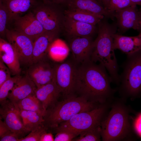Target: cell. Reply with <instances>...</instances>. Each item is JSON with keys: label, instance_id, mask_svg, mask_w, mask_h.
Wrapping results in <instances>:
<instances>
[{"label": "cell", "instance_id": "cell-9", "mask_svg": "<svg viewBox=\"0 0 141 141\" xmlns=\"http://www.w3.org/2000/svg\"><path fill=\"white\" fill-rule=\"evenodd\" d=\"M5 35L18 56L20 63L30 66L32 63L33 41L30 38L14 30L7 29Z\"/></svg>", "mask_w": 141, "mask_h": 141}, {"label": "cell", "instance_id": "cell-24", "mask_svg": "<svg viewBox=\"0 0 141 141\" xmlns=\"http://www.w3.org/2000/svg\"><path fill=\"white\" fill-rule=\"evenodd\" d=\"M20 109V114L23 124L30 132L43 125V115L37 112Z\"/></svg>", "mask_w": 141, "mask_h": 141}, {"label": "cell", "instance_id": "cell-36", "mask_svg": "<svg viewBox=\"0 0 141 141\" xmlns=\"http://www.w3.org/2000/svg\"><path fill=\"white\" fill-rule=\"evenodd\" d=\"M43 3L58 5L60 4L66 3L67 0H42Z\"/></svg>", "mask_w": 141, "mask_h": 141}, {"label": "cell", "instance_id": "cell-32", "mask_svg": "<svg viewBox=\"0 0 141 141\" xmlns=\"http://www.w3.org/2000/svg\"><path fill=\"white\" fill-rule=\"evenodd\" d=\"M56 132L55 141H73L80 134L79 133L65 130H60Z\"/></svg>", "mask_w": 141, "mask_h": 141}, {"label": "cell", "instance_id": "cell-35", "mask_svg": "<svg viewBox=\"0 0 141 141\" xmlns=\"http://www.w3.org/2000/svg\"><path fill=\"white\" fill-rule=\"evenodd\" d=\"M54 138L52 134L48 132L47 130L44 132L42 134L40 141H54Z\"/></svg>", "mask_w": 141, "mask_h": 141}, {"label": "cell", "instance_id": "cell-15", "mask_svg": "<svg viewBox=\"0 0 141 141\" xmlns=\"http://www.w3.org/2000/svg\"><path fill=\"white\" fill-rule=\"evenodd\" d=\"M60 33L45 31L33 42L32 63L45 60L48 55L49 48Z\"/></svg>", "mask_w": 141, "mask_h": 141}, {"label": "cell", "instance_id": "cell-13", "mask_svg": "<svg viewBox=\"0 0 141 141\" xmlns=\"http://www.w3.org/2000/svg\"><path fill=\"white\" fill-rule=\"evenodd\" d=\"M54 71V66L44 60L29 66L26 74L33 81L37 88L52 81Z\"/></svg>", "mask_w": 141, "mask_h": 141}, {"label": "cell", "instance_id": "cell-1", "mask_svg": "<svg viewBox=\"0 0 141 141\" xmlns=\"http://www.w3.org/2000/svg\"><path fill=\"white\" fill-rule=\"evenodd\" d=\"M111 82L105 68L90 61L78 66L75 91L91 102L104 103L115 91Z\"/></svg>", "mask_w": 141, "mask_h": 141}, {"label": "cell", "instance_id": "cell-16", "mask_svg": "<svg viewBox=\"0 0 141 141\" xmlns=\"http://www.w3.org/2000/svg\"><path fill=\"white\" fill-rule=\"evenodd\" d=\"M66 3L68 9L86 11L112 20L115 18V12L105 9L97 0H67Z\"/></svg>", "mask_w": 141, "mask_h": 141}, {"label": "cell", "instance_id": "cell-40", "mask_svg": "<svg viewBox=\"0 0 141 141\" xmlns=\"http://www.w3.org/2000/svg\"><path fill=\"white\" fill-rule=\"evenodd\" d=\"M100 4L102 5L101 0H97Z\"/></svg>", "mask_w": 141, "mask_h": 141}, {"label": "cell", "instance_id": "cell-22", "mask_svg": "<svg viewBox=\"0 0 141 141\" xmlns=\"http://www.w3.org/2000/svg\"><path fill=\"white\" fill-rule=\"evenodd\" d=\"M7 7L9 12L8 22L20 16L38 4L36 0H0Z\"/></svg>", "mask_w": 141, "mask_h": 141}, {"label": "cell", "instance_id": "cell-4", "mask_svg": "<svg viewBox=\"0 0 141 141\" xmlns=\"http://www.w3.org/2000/svg\"><path fill=\"white\" fill-rule=\"evenodd\" d=\"M101 127L103 141H119L125 138L131 130L127 109L120 104L112 105L101 122Z\"/></svg>", "mask_w": 141, "mask_h": 141}, {"label": "cell", "instance_id": "cell-17", "mask_svg": "<svg viewBox=\"0 0 141 141\" xmlns=\"http://www.w3.org/2000/svg\"><path fill=\"white\" fill-rule=\"evenodd\" d=\"M61 91L53 80L37 88L35 95L41 102L45 114L46 110L53 106L57 101Z\"/></svg>", "mask_w": 141, "mask_h": 141}, {"label": "cell", "instance_id": "cell-34", "mask_svg": "<svg viewBox=\"0 0 141 141\" xmlns=\"http://www.w3.org/2000/svg\"><path fill=\"white\" fill-rule=\"evenodd\" d=\"M5 64L0 59V86L11 77L10 71Z\"/></svg>", "mask_w": 141, "mask_h": 141}, {"label": "cell", "instance_id": "cell-14", "mask_svg": "<svg viewBox=\"0 0 141 141\" xmlns=\"http://www.w3.org/2000/svg\"><path fill=\"white\" fill-rule=\"evenodd\" d=\"M139 11L137 5H133L115 12L117 26L121 32L131 29L138 30Z\"/></svg>", "mask_w": 141, "mask_h": 141}, {"label": "cell", "instance_id": "cell-31", "mask_svg": "<svg viewBox=\"0 0 141 141\" xmlns=\"http://www.w3.org/2000/svg\"><path fill=\"white\" fill-rule=\"evenodd\" d=\"M132 5H133L130 0H111L108 10L114 13L117 10L123 9Z\"/></svg>", "mask_w": 141, "mask_h": 141}, {"label": "cell", "instance_id": "cell-18", "mask_svg": "<svg viewBox=\"0 0 141 141\" xmlns=\"http://www.w3.org/2000/svg\"><path fill=\"white\" fill-rule=\"evenodd\" d=\"M37 89L35 84L29 76L26 74L22 77L9 93L8 98L17 104L25 98L35 94Z\"/></svg>", "mask_w": 141, "mask_h": 141}, {"label": "cell", "instance_id": "cell-12", "mask_svg": "<svg viewBox=\"0 0 141 141\" xmlns=\"http://www.w3.org/2000/svg\"><path fill=\"white\" fill-rule=\"evenodd\" d=\"M93 41L92 36L69 38V48L72 52L73 61L77 64L91 61Z\"/></svg>", "mask_w": 141, "mask_h": 141}, {"label": "cell", "instance_id": "cell-38", "mask_svg": "<svg viewBox=\"0 0 141 141\" xmlns=\"http://www.w3.org/2000/svg\"><path fill=\"white\" fill-rule=\"evenodd\" d=\"M139 10V28L138 31L139 34H141V10Z\"/></svg>", "mask_w": 141, "mask_h": 141}, {"label": "cell", "instance_id": "cell-8", "mask_svg": "<svg viewBox=\"0 0 141 141\" xmlns=\"http://www.w3.org/2000/svg\"><path fill=\"white\" fill-rule=\"evenodd\" d=\"M77 64L73 61H67L54 66L53 80L66 98L75 91Z\"/></svg>", "mask_w": 141, "mask_h": 141}, {"label": "cell", "instance_id": "cell-3", "mask_svg": "<svg viewBox=\"0 0 141 141\" xmlns=\"http://www.w3.org/2000/svg\"><path fill=\"white\" fill-rule=\"evenodd\" d=\"M95 108L93 103L83 96H70L46 110L43 116V125L48 129H53L77 114Z\"/></svg>", "mask_w": 141, "mask_h": 141}, {"label": "cell", "instance_id": "cell-2", "mask_svg": "<svg viewBox=\"0 0 141 141\" xmlns=\"http://www.w3.org/2000/svg\"><path fill=\"white\" fill-rule=\"evenodd\" d=\"M117 28L114 24L102 22L98 24V36L94 41L91 61L98 62L108 71L112 82L120 83L119 67L113 48V36Z\"/></svg>", "mask_w": 141, "mask_h": 141}, {"label": "cell", "instance_id": "cell-23", "mask_svg": "<svg viewBox=\"0 0 141 141\" xmlns=\"http://www.w3.org/2000/svg\"><path fill=\"white\" fill-rule=\"evenodd\" d=\"M65 15L74 20L96 25L104 16L88 12L67 9L64 12Z\"/></svg>", "mask_w": 141, "mask_h": 141}, {"label": "cell", "instance_id": "cell-41", "mask_svg": "<svg viewBox=\"0 0 141 141\" xmlns=\"http://www.w3.org/2000/svg\"><path fill=\"white\" fill-rule=\"evenodd\" d=\"M139 10H141V6H140V8Z\"/></svg>", "mask_w": 141, "mask_h": 141}, {"label": "cell", "instance_id": "cell-30", "mask_svg": "<svg viewBox=\"0 0 141 141\" xmlns=\"http://www.w3.org/2000/svg\"><path fill=\"white\" fill-rule=\"evenodd\" d=\"M9 17V12L7 7L0 1V34L1 36L5 35Z\"/></svg>", "mask_w": 141, "mask_h": 141}, {"label": "cell", "instance_id": "cell-39", "mask_svg": "<svg viewBox=\"0 0 141 141\" xmlns=\"http://www.w3.org/2000/svg\"><path fill=\"white\" fill-rule=\"evenodd\" d=\"M133 5L141 6V0H130Z\"/></svg>", "mask_w": 141, "mask_h": 141}, {"label": "cell", "instance_id": "cell-21", "mask_svg": "<svg viewBox=\"0 0 141 141\" xmlns=\"http://www.w3.org/2000/svg\"><path fill=\"white\" fill-rule=\"evenodd\" d=\"M113 38L114 50H119L127 55L141 49V34L127 36L116 33L114 34Z\"/></svg>", "mask_w": 141, "mask_h": 141}, {"label": "cell", "instance_id": "cell-26", "mask_svg": "<svg viewBox=\"0 0 141 141\" xmlns=\"http://www.w3.org/2000/svg\"><path fill=\"white\" fill-rule=\"evenodd\" d=\"M68 52V49L66 46L61 41L57 39L51 45L48 55L53 60L59 61L65 58Z\"/></svg>", "mask_w": 141, "mask_h": 141}, {"label": "cell", "instance_id": "cell-7", "mask_svg": "<svg viewBox=\"0 0 141 141\" xmlns=\"http://www.w3.org/2000/svg\"><path fill=\"white\" fill-rule=\"evenodd\" d=\"M57 5L43 3L32 9L33 12L45 31L60 33L63 29L64 13Z\"/></svg>", "mask_w": 141, "mask_h": 141}, {"label": "cell", "instance_id": "cell-6", "mask_svg": "<svg viewBox=\"0 0 141 141\" xmlns=\"http://www.w3.org/2000/svg\"><path fill=\"white\" fill-rule=\"evenodd\" d=\"M107 109V106L104 105L78 113L69 120L61 123L53 130L56 132L65 130L80 133L101 125Z\"/></svg>", "mask_w": 141, "mask_h": 141}, {"label": "cell", "instance_id": "cell-28", "mask_svg": "<svg viewBox=\"0 0 141 141\" xmlns=\"http://www.w3.org/2000/svg\"><path fill=\"white\" fill-rule=\"evenodd\" d=\"M101 125L81 132L79 136L73 141H97L100 140L101 137Z\"/></svg>", "mask_w": 141, "mask_h": 141}, {"label": "cell", "instance_id": "cell-11", "mask_svg": "<svg viewBox=\"0 0 141 141\" xmlns=\"http://www.w3.org/2000/svg\"><path fill=\"white\" fill-rule=\"evenodd\" d=\"M11 22H14V30L27 36L33 42L45 31L33 12L30 11L23 16H17Z\"/></svg>", "mask_w": 141, "mask_h": 141}, {"label": "cell", "instance_id": "cell-19", "mask_svg": "<svg viewBox=\"0 0 141 141\" xmlns=\"http://www.w3.org/2000/svg\"><path fill=\"white\" fill-rule=\"evenodd\" d=\"M0 57L9 69L12 75H20L21 71L20 62L16 52L8 41L1 38Z\"/></svg>", "mask_w": 141, "mask_h": 141}, {"label": "cell", "instance_id": "cell-5", "mask_svg": "<svg viewBox=\"0 0 141 141\" xmlns=\"http://www.w3.org/2000/svg\"><path fill=\"white\" fill-rule=\"evenodd\" d=\"M120 92L133 98L141 96V49L131 55L122 65Z\"/></svg>", "mask_w": 141, "mask_h": 141}, {"label": "cell", "instance_id": "cell-33", "mask_svg": "<svg viewBox=\"0 0 141 141\" xmlns=\"http://www.w3.org/2000/svg\"><path fill=\"white\" fill-rule=\"evenodd\" d=\"M48 129L43 125L37 129L31 131L27 136L19 139V141H40L41 136Z\"/></svg>", "mask_w": 141, "mask_h": 141}, {"label": "cell", "instance_id": "cell-10", "mask_svg": "<svg viewBox=\"0 0 141 141\" xmlns=\"http://www.w3.org/2000/svg\"><path fill=\"white\" fill-rule=\"evenodd\" d=\"M0 104V118L3 120L5 124L20 139L25 137L30 132L23 124L20 109L17 105L9 100H7Z\"/></svg>", "mask_w": 141, "mask_h": 141}, {"label": "cell", "instance_id": "cell-37", "mask_svg": "<svg viewBox=\"0 0 141 141\" xmlns=\"http://www.w3.org/2000/svg\"><path fill=\"white\" fill-rule=\"evenodd\" d=\"M101 0L103 6L105 9L108 10V8L109 4L111 0Z\"/></svg>", "mask_w": 141, "mask_h": 141}, {"label": "cell", "instance_id": "cell-27", "mask_svg": "<svg viewBox=\"0 0 141 141\" xmlns=\"http://www.w3.org/2000/svg\"><path fill=\"white\" fill-rule=\"evenodd\" d=\"M22 76L15 75L11 77L0 86V103L1 104L7 100L9 93Z\"/></svg>", "mask_w": 141, "mask_h": 141}, {"label": "cell", "instance_id": "cell-29", "mask_svg": "<svg viewBox=\"0 0 141 141\" xmlns=\"http://www.w3.org/2000/svg\"><path fill=\"white\" fill-rule=\"evenodd\" d=\"M19 138L0 119V141H19Z\"/></svg>", "mask_w": 141, "mask_h": 141}, {"label": "cell", "instance_id": "cell-20", "mask_svg": "<svg viewBox=\"0 0 141 141\" xmlns=\"http://www.w3.org/2000/svg\"><path fill=\"white\" fill-rule=\"evenodd\" d=\"M96 28V25L76 21L65 16L63 30L69 38L92 36Z\"/></svg>", "mask_w": 141, "mask_h": 141}, {"label": "cell", "instance_id": "cell-25", "mask_svg": "<svg viewBox=\"0 0 141 141\" xmlns=\"http://www.w3.org/2000/svg\"><path fill=\"white\" fill-rule=\"evenodd\" d=\"M16 104L20 109L37 112L43 116L45 114L42 104L35 94L25 98Z\"/></svg>", "mask_w": 141, "mask_h": 141}]
</instances>
